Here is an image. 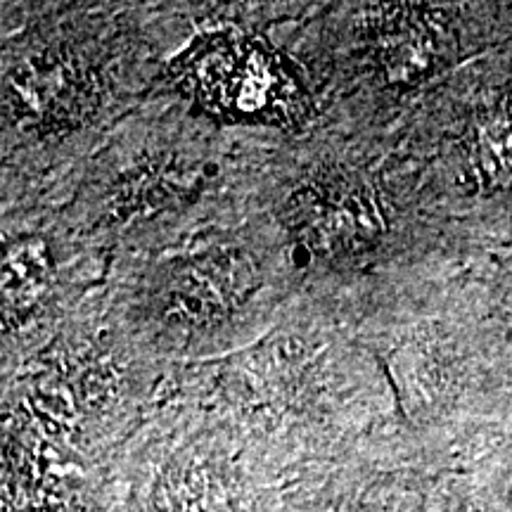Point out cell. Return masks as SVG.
Wrapping results in <instances>:
<instances>
[{
  "label": "cell",
  "instance_id": "obj_1",
  "mask_svg": "<svg viewBox=\"0 0 512 512\" xmlns=\"http://www.w3.org/2000/svg\"><path fill=\"white\" fill-rule=\"evenodd\" d=\"M287 221L299 240L318 254H347L380 240V204L366 183L351 176L318 178L290 197Z\"/></svg>",
  "mask_w": 512,
  "mask_h": 512
},
{
  "label": "cell",
  "instance_id": "obj_2",
  "mask_svg": "<svg viewBox=\"0 0 512 512\" xmlns=\"http://www.w3.org/2000/svg\"><path fill=\"white\" fill-rule=\"evenodd\" d=\"M256 275L247 254H204L171 273L162 292V313L190 328L219 323L249 297L256 287Z\"/></svg>",
  "mask_w": 512,
  "mask_h": 512
},
{
  "label": "cell",
  "instance_id": "obj_3",
  "mask_svg": "<svg viewBox=\"0 0 512 512\" xmlns=\"http://www.w3.org/2000/svg\"><path fill=\"white\" fill-rule=\"evenodd\" d=\"M8 98L17 117L57 124L76 110L79 81L64 64H27L8 76Z\"/></svg>",
  "mask_w": 512,
  "mask_h": 512
},
{
  "label": "cell",
  "instance_id": "obj_4",
  "mask_svg": "<svg viewBox=\"0 0 512 512\" xmlns=\"http://www.w3.org/2000/svg\"><path fill=\"white\" fill-rule=\"evenodd\" d=\"M375 60L392 83H411L430 72L434 41L425 27L408 17L382 22L375 34Z\"/></svg>",
  "mask_w": 512,
  "mask_h": 512
},
{
  "label": "cell",
  "instance_id": "obj_5",
  "mask_svg": "<svg viewBox=\"0 0 512 512\" xmlns=\"http://www.w3.org/2000/svg\"><path fill=\"white\" fill-rule=\"evenodd\" d=\"M159 512H238L233 491L209 465L178 467L159 484Z\"/></svg>",
  "mask_w": 512,
  "mask_h": 512
},
{
  "label": "cell",
  "instance_id": "obj_6",
  "mask_svg": "<svg viewBox=\"0 0 512 512\" xmlns=\"http://www.w3.org/2000/svg\"><path fill=\"white\" fill-rule=\"evenodd\" d=\"M50 254L46 242L19 240L8 247L3 259V306L5 313H27L48 290Z\"/></svg>",
  "mask_w": 512,
  "mask_h": 512
},
{
  "label": "cell",
  "instance_id": "obj_7",
  "mask_svg": "<svg viewBox=\"0 0 512 512\" xmlns=\"http://www.w3.org/2000/svg\"><path fill=\"white\" fill-rule=\"evenodd\" d=\"M477 164L491 183L512 181V121L494 117L477 131Z\"/></svg>",
  "mask_w": 512,
  "mask_h": 512
},
{
  "label": "cell",
  "instance_id": "obj_8",
  "mask_svg": "<svg viewBox=\"0 0 512 512\" xmlns=\"http://www.w3.org/2000/svg\"><path fill=\"white\" fill-rule=\"evenodd\" d=\"M458 512H489V510L479 508V505H472V503H463V505H460Z\"/></svg>",
  "mask_w": 512,
  "mask_h": 512
}]
</instances>
